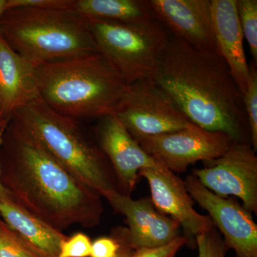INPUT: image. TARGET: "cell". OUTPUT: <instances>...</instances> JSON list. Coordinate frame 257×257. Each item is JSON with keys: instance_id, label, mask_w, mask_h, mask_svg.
<instances>
[{"instance_id": "22", "label": "cell", "mask_w": 257, "mask_h": 257, "mask_svg": "<svg viewBox=\"0 0 257 257\" xmlns=\"http://www.w3.org/2000/svg\"><path fill=\"white\" fill-rule=\"evenodd\" d=\"M0 257H39L5 223L0 222Z\"/></svg>"}, {"instance_id": "21", "label": "cell", "mask_w": 257, "mask_h": 257, "mask_svg": "<svg viewBox=\"0 0 257 257\" xmlns=\"http://www.w3.org/2000/svg\"><path fill=\"white\" fill-rule=\"evenodd\" d=\"M198 257H226L228 248L215 226L196 238Z\"/></svg>"}, {"instance_id": "23", "label": "cell", "mask_w": 257, "mask_h": 257, "mask_svg": "<svg viewBox=\"0 0 257 257\" xmlns=\"http://www.w3.org/2000/svg\"><path fill=\"white\" fill-rule=\"evenodd\" d=\"M91 248L92 242L87 235L77 233L62 242L58 257L90 256Z\"/></svg>"}, {"instance_id": "12", "label": "cell", "mask_w": 257, "mask_h": 257, "mask_svg": "<svg viewBox=\"0 0 257 257\" xmlns=\"http://www.w3.org/2000/svg\"><path fill=\"white\" fill-rule=\"evenodd\" d=\"M139 175L147 179L155 208L177 221L183 229L187 246L196 248L198 235L214 225L209 216L202 215L194 209V201L183 181L167 168L143 169Z\"/></svg>"}, {"instance_id": "17", "label": "cell", "mask_w": 257, "mask_h": 257, "mask_svg": "<svg viewBox=\"0 0 257 257\" xmlns=\"http://www.w3.org/2000/svg\"><path fill=\"white\" fill-rule=\"evenodd\" d=\"M0 216L39 257H58L61 245L67 239L59 230L24 209L13 199L0 200Z\"/></svg>"}, {"instance_id": "19", "label": "cell", "mask_w": 257, "mask_h": 257, "mask_svg": "<svg viewBox=\"0 0 257 257\" xmlns=\"http://www.w3.org/2000/svg\"><path fill=\"white\" fill-rule=\"evenodd\" d=\"M238 16L243 38L246 39L255 62L257 61V1L236 0Z\"/></svg>"}, {"instance_id": "25", "label": "cell", "mask_w": 257, "mask_h": 257, "mask_svg": "<svg viewBox=\"0 0 257 257\" xmlns=\"http://www.w3.org/2000/svg\"><path fill=\"white\" fill-rule=\"evenodd\" d=\"M75 0H8L7 10L15 8L74 10Z\"/></svg>"}, {"instance_id": "11", "label": "cell", "mask_w": 257, "mask_h": 257, "mask_svg": "<svg viewBox=\"0 0 257 257\" xmlns=\"http://www.w3.org/2000/svg\"><path fill=\"white\" fill-rule=\"evenodd\" d=\"M104 198L126 218L128 229L117 231L115 236L132 251L162 246L179 236V223L157 210L151 198L135 200L118 190Z\"/></svg>"}, {"instance_id": "3", "label": "cell", "mask_w": 257, "mask_h": 257, "mask_svg": "<svg viewBox=\"0 0 257 257\" xmlns=\"http://www.w3.org/2000/svg\"><path fill=\"white\" fill-rule=\"evenodd\" d=\"M35 72L42 100L77 120L114 114L127 86L99 52L37 64Z\"/></svg>"}, {"instance_id": "18", "label": "cell", "mask_w": 257, "mask_h": 257, "mask_svg": "<svg viewBox=\"0 0 257 257\" xmlns=\"http://www.w3.org/2000/svg\"><path fill=\"white\" fill-rule=\"evenodd\" d=\"M74 10L89 21L136 23L155 19L148 0H75Z\"/></svg>"}, {"instance_id": "29", "label": "cell", "mask_w": 257, "mask_h": 257, "mask_svg": "<svg viewBox=\"0 0 257 257\" xmlns=\"http://www.w3.org/2000/svg\"><path fill=\"white\" fill-rule=\"evenodd\" d=\"M123 246V251L122 253H121V256L120 257H128L130 256V253L133 252V251L132 250L128 249L126 246H125L124 245L121 244Z\"/></svg>"}, {"instance_id": "1", "label": "cell", "mask_w": 257, "mask_h": 257, "mask_svg": "<svg viewBox=\"0 0 257 257\" xmlns=\"http://www.w3.org/2000/svg\"><path fill=\"white\" fill-rule=\"evenodd\" d=\"M152 79L193 124L251 144L243 94L220 55L170 35Z\"/></svg>"}, {"instance_id": "20", "label": "cell", "mask_w": 257, "mask_h": 257, "mask_svg": "<svg viewBox=\"0 0 257 257\" xmlns=\"http://www.w3.org/2000/svg\"><path fill=\"white\" fill-rule=\"evenodd\" d=\"M247 89L243 94L245 111L247 116L250 130V139L252 148L257 150V72L256 67L251 64Z\"/></svg>"}, {"instance_id": "15", "label": "cell", "mask_w": 257, "mask_h": 257, "mask_svg": "<svg viewBox=\"0 0 257 257\" xmlns=\"http://www.w3.org/2000/svg\"><path fill=\"white\" fill-rule=\"evenodd\" d=\"M35 66L0 37V116L10 119L40 97Z\"/></svg>"}, {"instance_id": "14", "label": "cell", "mask_w": 257, "mask_h": 257, "mask_svg": "<svg viewBox=\"0 0 257 257\" xmlns=\"http://www.w3.org/2000/svg\"><path fill=\"white\" fill-rule=\"evenodd\" d=\"M98 119L95 134L99 146L126 195L135 187L140 170L165 168L142 148L116 115H106Z\"/></svg>"}, {"instance_id": "26", "label": "cell", "mask_w": 257, "mask_h": 257, "mask_svg": "<svg viewBox=\"0 0 257 257\" xmlns=\"http://www.w3.org/2000/svg\"><path fill=\"white\" fill-rule=\"evenodd\" d=\"M123 246L116 238L101 237L92 243L90 257H120Z\"/></svg>"}, {"instance_id": "6", "label": "cell", "mask_w": 257, "mask_h": 257, "mask_svg": "<svg viewBox=\"0 0 257 257\" xmlns=\"http://www.w3.org/2000/svg\"><path fill=\"white\" fill-rule=\"evenodd\" d=\"M89 23L98 52L126 85L153 78L170 36L156 19L136 23Z\"/></svg>"}, {"instance_id": "13", "label": "cell", "mask_w": 257, "mask_h": 257, "mask_svg": "<svg viewBox=\"0 0 257 257\" xmlns=\"http://www.w3.org/2000/svg\"><path fill=\"white\" fill-rule=\"evenodd\" d=\"M154 18L172 36L204 52L219 55L216 47L211 0H148Z\"/></svg>"}, {"instance_id": "10", "label": "cell", "mask_w": 257, "mask_h": 257, "mask_svg": "<svg viewBox=\"0 0 257 257\" xmlns=\"http://www.w3.org/2000/svg\"><path fill=\"white\" fill-rule=\"evenodd\" d=\"M184 182L193 200L209 213L228 249L234 250L236 257H257V225L251 212L236 199L211 192L194 175Z\"/></svg>"}, {"instance_id": "30", "label": "cell", "mask_w": 257, "mask_h": 257, "mask_svg": "<svg viewBox=\"0 0 257 257\" xmlns=\"http://www.w3.org/2000/svg\"><path fill=\"white\" fill-rule=\"evenodd\" d=\"M10 119L0 120V128L3 127V126H4L5 124H8V121H9Z\"/></svg>"}, {"instance_id": "5", "label": "cell", "mask_w": 257, "mask_h": 257, "mask_svg": "<svg viewBox=\"0 0 257 257\" xmlns=\"http://www.w3.org/2000/svg\"><path fill=\"white\" fill-rule=\"evenodd\" d=\"M0 37L35 66L98 52L90 23L74 10L10 8L0 18Z\"/></svg>"}, {"instance_id": "31", "label": "cell", "mask_w": 257, "mask_h": 257, "mask_svg": "<svg viewBox=\"0 0 257 257\" xmlns=\"http://www.w3.org/2000/svg\"><path fill=\"white\" fill-rule=\"evenodd\" d=\"M2 119H2L1 116H0V120H2Z\"/></svg>"}, {"instance_id": "7", "label": "cell", "mask_w": 257, "mask_h": 257, "mask_svg": "<svg viewBox=\"0 0 257 257\" xmlns=\"http://www.w3.org/2000/svg\"><path fill=\"white\" fill-rule=\"evenodd\" d=\"M114 114L133 138L172 133L192 123L153 79L126 86Z\"/></svg>"}, {"instance_id": "2", "label": "cell", "mask_w": 257, "mask_h": 257, "mask_svg": "<svg viewBox=\"0 0 257 257\" xmlns=\"http://www.w3.org/2000/svg\"><path fill=\"white\" fill-rule=\"evenodd\" d=\"M5 133L11 168L7 188L15 202L62 232L75 224H99L101 195L71 175L14 118Z\"/></svg>"}, {"instance_id": "8", "label": "cell", "mask_w": 257, "mask_h": 257, "mask_svg": "<svg viewBox=\"0 0 257 257\" xmlns=\"http://www.w3.org/2000/svg\"><path fill=\"white\" fill-rule=\"evenodd\" d=\"M134 139L147 154L172 172H184L199 161L218 158L235 143L224 134L207 131L193 123L172 133Z\"/></svg>"}, {"instance_id": "9", "label": "cell", "mask_w": 257, "mask_h": 257, "mask_svg": "<svg viewBox=\"0 0 257 257\" xmlns=\"http://www.w3.org/2000/svg\"><path fill=\"white\" fill-rule=\"evenodd\" d=\"M193 171L200 183L222 197L239 198L243 207L257 213V157L251 144L234 143L224 155Z\"/></svg>"}, {"instance_id": "24", "label": "cell", "mask_w": 257, "mask_h": 257, "mask_svg": "<svg viewBox=\"0 0 257 257\" xmlns=\"http://www.w3.org/2000/svg\"><path fill=\"white\" fill-rule=\"evenodd\" d=\"M184 245H187V240L179 235L170 242L162 246L138 248L130 253L128 257H175Z\"/></svg>"}, {"instance_id": "27", "label": "cell", "mask_w": 257, "mask_h": 257, "mask_svg": "<svg viewBox=\"0 0 257 257\" xmlns=\"http://www.w3.org/2000/svg\"><path fill=\"white\" fill-rule=\"evenodd\" d=\"M7 124H5L4 126L0 128V149H1L2 145H3V136H4L5 130ZM5 199H13V197H12L11 193H10L9 189L5 187L3 181H2L1 164H0V200Z\"/></svg>"}, {"instance_id": "4", "label": "cell", "mask_w": 257, "mask_h": 257, "mask_svg": "<svg viewBox=\"0 0 257 257\" xmlns=\"http://www.w3.org/2000/svg\"><path fill=\"white\" fill-rule=\"evenodd\" d=\"M11 118L71 175L101 197L117 190L110 162L78 120L52 110L40 96Z\"/></svg>"}, {"instance_id": "28", "label": "cell", "mask_w": 257, "mask_h": 257, "mask_svg": "<svg viewBox=\"0 0 257 257\" xmlns=\"http://www.w3.org/2000/svg\"><path fill=\"white\" fill-rule=\"evenodd\" d=\"M7 3L8 0H0V18L7 10Z\"/></svg>"}, {"instance_id": "16", "label": "cell", "mask_w": 257, "mask_h": 257, "mask_svg": "<svg viewBox=\"0 0 257 257\" xmlns=\"http://www.w3.org/2000/svg\"><path fill=\"white\" fill-rule=\"evenodd\" d=\"M211 13L216 47L243 95L250 78L243 48L236 0H211Z\"/></svg>"}]
</instances>
